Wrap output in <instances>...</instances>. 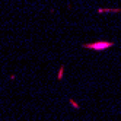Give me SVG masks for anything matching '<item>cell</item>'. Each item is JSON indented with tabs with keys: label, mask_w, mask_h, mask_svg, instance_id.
Here are the masks:
<instances>
[{
	"label": "cell",
	"mask_w": 121,
	"mask_h": 121,
	"mask_svg": "<svg viewBox=\"0 0 121 121\" xmlns=\"http://www.w3.org/2000/svg\"><path fill=\"white\" fill-rule=\"evenodd\" d=\"M61 76H63V67L60 69V72H58V74H57V79L60 80V79H61Z\"/></svg>",
	"instance_id": "3957f363"
},
{
	"label": "cell",
	"mask_w": 121,
	"mask_h": 121,
	"mask_svg": "<svg viewBox=\"0 0 121 121\" xmlns=\"http://www.w3.org/2000/svg\"><path fill=\"white\" fill-rule=\"evenodd\" d=\"M70 104H72V107H73V108H76V109H79V105H77V104H76V102H74L73 99H70Z\"/></svg>",
	"instance_id": "7a4b0ae2"
},
{
	"label": "cell",
	"mask_w": 121,
	"mask_h": 121,
	"mask_svg": "<svg viewBox=\"0 0 121 121\" xmlns=\"http://www.w3.org/2000/svg\"><path fill=\"white\" fill-rule=\"evenodd\" d=\"M111 44L109 42H95V44H85V48H91V50H104V48H108Z\"/></svg>",
	"instance_id": "6da1fadb"
}]
</instances>
